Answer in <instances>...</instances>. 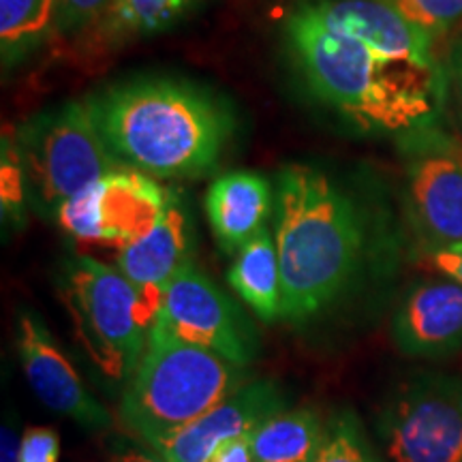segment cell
Instances as JSON below:
<instances>
[{"instance_id":"6da1fadb","label":"cell","mask_w":462,"mask_h":462,"mask_svg":"<svg viewBox=\"0 0 462 462\" xmlns=\"http://www.w3.org/2000/svg\"><path fill=\"white\" fill-rule=\"evenodd\" d=\"M285 42L317 99L360 129L411 133L437 118L446 84L439 65L379 54L321 24L304 5L287 15Z\"/></svg>"},{"instance_id":"7a4b0ae2","label":"cell","mask_w":462,"mask_h":462,"mask_svg":"<svg viewBox=\"0 0 462 462\" xmlns=\"http://www.w3.org/2000/svg\"><path fill=\"white\" fill-rule=\"evenodd\" d=\"M86 103L120 163L165 180L215 171L236 129L227 103L178 79H131Z\"/></svg>"},{"instance_id":"3957f363","label":"cell","mask_w":462,"mask_h":462,"mask_svg":"<svg viewBox=\"0 0 462 462\" xmlns=\"http://www.w3.org/2000/svg\"><path fill=\"white\" fill-rule=\"evenodd\" d=\"M274 240L282 279V319L304 323L332 309L366 251L357 201L328 173L285 165L274 193Z\"/></svg>"},{"instance_id":"277c9868","label":"cell","mask_w":462,"mask_h":462,"mask_svg":"<svg viewBox=\"0 0 462 462\" xmlns=\"http://www.w3.org/2000/svg\"><path fill=\"white\" fill-rule=\"evenodd\" d=\"M246 383L245 368L189 345L154 321L120 401L125 429L143 446L184 429Z\"/></svg>"},{"instance_id":"5b68a950","label":"cell","mask_w":462,"mask_h":462,"mask_svg":"<svg viewBox=\"0 0 462 462\" xmlns=\"http://www.w3.org/2000/svg\"><path fill=\"white\" fill-rule=\"evenodd\" d=\"M62 300L90 360L109 379H131L157 321L161 296L135 287L118 268L78 255L65 265Z\"/></svg>"},{"instance_id":"8992f818","label":"cell","mask_w":462,"mask_h":462,"mask_svg":"<svg viewBox=\"0 0 462 462\" xmlns=\"http://www.w3.org/2000/svg\"><path fill=\"white\" fill-rule=\"evenodd\" d=\"M14 140L28 193L48 215H56L67 199L123 167L86 101H69L32 116Z\"/></svg>"},{"instance_id":"52a82bcc","label":"cell","mask_w":462,"mask_h":462,"mask_svg":"<svg viewBox=\"0 0 462 462\" xmlns=\"http://www.w3.org/2000/svg\"><path fill=\"white\" fill-rule=\"evenodd\" d=\"M377 432L392 462H462V379L415 373L388 396Z\"/></svg>"},{"instance_id":"ba28073f","label":"cell","mask_w":462,"mask_h":462,"mask_svg":"<svg viewBox=\"0 0 462 462\" xmlns=\"http://www.w3.org/2000/svg\"><path fill=\"white\" fill-rule=\"evenodd\" d=\"M157 323L184 343L215 351L236 366L246 368L257 357L253 323L193 259L161 291Z\"/></svg>"},{"instance_id":"9c48e42d","label":"cell","mask_w":462,"mask_h":462,"mask_svg":"<svg viewBox=\"0 0 462 462\" xmlns=\"http://www.w3.org/2000/svg\"><path fill=\"white\" fill-rule=\"evenodd\" d=\"M170 189L123 165L67 199L58 208L56 221L75 240L123 248L159 223Z\"/></svg>"},{"instance_id":"30bf717a","label":"cell","mask_w":462,"mask_h":462,"mask_svg":"<svg viewBox=\"0 0 462 462\" xmlns=\"http://www.w3.org/2000/svg\"><path fill=\"white\" fill-rule=\"evenodd\" d=\"M407 199L424 248L462 242V143L430 126L411 131Z\"/></svg>"},{"instance_id":"8fae6325","label":"cell","mask_w":462,"mask_h":462,"mask_svg":"<svg viewBox=\"0 0 462 462\" xmlns=\"http://www.w3.org/2000/svg\"><path fill=\"white\" fill-rule=\"evenodd\" d=\"M17 354L28 385L50 411L90 430L112 424L107 409L90 394L42 317L28 309L17 313Z\"/></svg>"},{"instance_id":"7c38bea8","label":"cell","mask_w":462,"mask_h":462,"mask_svg":"<svg viewBox=\"0 0 462 462\" xmlns=\"http://www.w3.org/2000/svg\"><path fill=\"white\" fill-rule=\"evenodd\" d=\"M285 402V394L274 381H251L201 418L157 439L148 448L167 462H206L223 441L253 432L262 421L281 413Z\"/></svg>"},{"instance_id":"4fadbf2b","label":"cell","mask_w":462,"mask_h":462,"mask_svg":"<svg viewBox=\"0 0 462 462\" xmlns=\"http://www.w3.org/2000/svg\"><path fill=\"white\" fill-rule=\"evenodd\" d=\"M321 24L357 39L379 54L437 67L435 37L383 0H313L302 3Z\"/></svg>"},{"instance_id":"5bb4252c","label":"cell","mask_w":462,"mask_h":462,"mask_svg":"<svg viewBox=\"0 0 462 462\" xmlns=\"http://www.w3.org/2000/svg\"><path fill=\"white\" fill-rule=\"evenodd\" d=\"M392 338L404 356L441 357L460 351V282L452 279L415 282L392 317Z\"/></svg>"},{"instance_id":"9a60e30c","label":"cell","mask_w":462,"mask_h":462,"mask_svg":"<svg viewBox=\"0 0 462 462\" xmlns=\"http://www.w3.org/2000/svg\"><path fill=\"white\" fill-rule=\"evenodd\" d=\"M193 225L187 201L178 189H170L165 212L159 223L140 240L118 248V270L133 285L161 296L163 287L176 276L184 263L190 262Z\"/></svg>"},{"instance_id":"2e32d148","label":"cell","mask_w":462,"mask_h":462,"mask_svg":"<svg viewBox=\"0 0 462 462\" xmlns=\"http://www.w3.org/2000/svg\"><path fill=\"white\" fill-rule=\"evenodd\" d=\"M204 208L218 246L227 255H236L265 229L274 208L273 184L255 171L223 173L208 189Z\"/></svg>"},{"instance_id":"e0dca14e","label":"cell","mask_w":462,"mask_h":462,"mask_svg":"<svg viewBox=\"0 0 462 462\" xmlns=\"http://www.w3.org/2000/svg\"><path fill=\"white\" fill-rule=\"evenodd\" d=\"M227 281L242 302L259 319L273 323L282 319V279L274 234L268 227L259 231L236 253Z\"/></svg>"},{"instance_id":"ac0fdd59","label":"cell","mask_w":462,"mask_h":462,"mask_svg":"<svg viewBox=\"0 0 462 462\" xmlns=\"http://www.w3.org/2000/svg\"><path fill=\"white\" fill-rule=\"evenodd\" d=\"M326 421L313 409H293L268 418L251 432L257 462H315Z\"/></svg>"},{"instance_id":"d6986e66","label":"cell","mask_w":462,"mask_h":462,"mask_svg":"<svg viewBox=\"0 0 462 462\" xmlns=\"http://www.w3.org/2000/svg\"><path fill=\"white\" fill-rule=\"evenodd\" d=\"M201 0H114L97 22V37L107 45H123L154 37L184 20Z\"/></svg>"},{"instance_id":"ffe728a7","label":"cell","mask_w":462,"mask_h":462,"mask_svg":"<svg viewBox=\"0 0 462 462\" xmlns=\"http://www.w3.org/2000/svg\"><path fill=\"white\" fill-rule=\"evenodd\" d=\"M58 0H0V58L15 69L56 32Z\"/></svg>"},{"instance_id":"44dd1931","label":"cell","mask_w":462,"mask_h":462,"mask_svg":"<svg viewBox=\"0 0 462 462\" xmlns=\"http://www.w3.org/2000/svg\"><path fill=\"white\" fill-rule=\"evenodd\" d=\"M315 462H381L368 443L360 418L351 409L332 413Z\"/></svg>"},{"instance_id":"7402d4cb","label":"cell","mask_w":462,"mask_h":462,"mask_svg":"<svg viewBox=\"0 0 462 462\" xmlns=\"http://www.w3.org/2000/svg\"><path fill=\"white\" fill-rule=\"evenodd\" d=\"M383 3L435 39L462 20V0H383Z\"/></svg>"},{"instance_id":"603a6c76","label":"cell","mask_w":462,"mask_h":462,"mask_svg":"<svg viewBox=\"0 0 462 462\" xmlns=\"http://www.w3.org/2000/svg\"><path fill=\"white\" fill-rule=\"evenodd\" d=\"M28 182L14 137L3 140V218L5 223L20 221L24 212Z\"/></svg>"},{"instance_id":"cb8c5ba5","label":"cell","mask_w":462,"mask_h":462,"mask_svg":"<svg viewBox=\"0 0 462 462\" xmlns=\"http://www.w3.org/2000/svg\"><path fill=\"white\" fill-rule=\"evenodd\" d=\"M112 3L114 0H58L56 32H78L97 24Z\"/></svg>"},{"instance_id":"d4e9b609","label":"cell","mask_w":462,"mask_h":462,"mask_svg":"<svg viewBox=\"0 0 462 462\" xmlns=\"http://www.w3.org/2000/svg\"><path fill=\"white\" fill-rule=\"evenodd\" d=\"M60 458V437L56 430L34 426L22 435L20 462H58Z\"/></svg>"},{"instance_id":"484cf974","label":"cell","mask_w":462,"mask_h":462,"mask_svg":"<svg viewBox=\"0 0 462 462\" xmlns=\"http://www.w3.org/2000/svg\"><path fill=\"white\" fill-rule=\"evenodd\" d=\"M421 263L462 285V242L460 245L421 248Z\"/></svg>"},{"instance_id":"4316f807","label":"cell","mask_w":462,"mask_h":462,"mask_svg":"<svg viewBox=\"0 0 462 462\" xmlns=\"http://www.w3.org/2000/svg\"><path fill=\"white\" fill-rule=\"evenodd\" d=\"M206 462H257L251 432L223 441L215 452L208 456Z\"/></svg>"},{"instance_id":"83f0119b","label":"cell","mask_w":462,"mask_h":462,"mask_svg":"<svg viewBox=\"0 0 462 462\" xmlns=\"http://www.w3.org/2000/svg\"><path fill=\"white\" fill-rule=\"evenodd\" d=\"M22 437H17L14 418L5 420L3 432H0V462H20Z\"/></svg>"},{"instance_id":"f1b7e54d","label":"cell","mask_w":462,"mask_h":462,"mask_svg":"<svg viewBox=\"0 0 462 462\" xmlns=\"http://www.w3.org/2000/svg\"><path fill=\"white\" fill-rule=\"evenodd\" d=\"M143 446V443H142ZM142 446H133L126 449H120L118 454L114 456L112 462H167L163 456L154 452L152 448H142Z\"/></svg>"},{"instance_id":"f546056e","label":"cell","mask_w":462,"mask_h":462,"mask_svg":"<svg viewBox=\"0 0 462 462\" xmlns=\"http://www.w3.org/2000/svg\"><path fill=\"white\" fill-rule=\"evenodd\" d=\"M449 73H452L456 109H458V118L462 123V43L456 45L452 51V65H449Z\"/></svg>"}]
</instances>
